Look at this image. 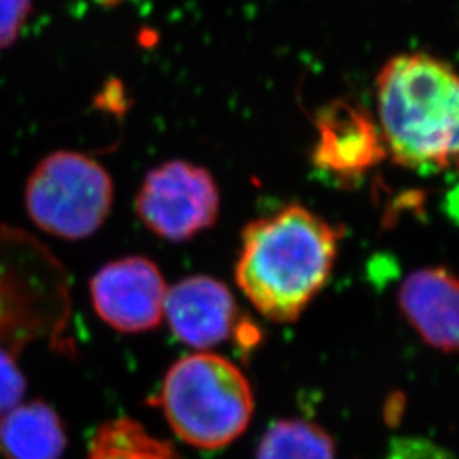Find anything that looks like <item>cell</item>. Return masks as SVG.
I'll use <instances>...</instances> for the list:
<instances>
[{
  "label": "cell",
  "mask_w": 459,
  "mask_h": 459,
  "mask_svg": "<svg viewBox=\"0 0 459 459\" xmlns=\"http://www.w3.org/2000/svg\"><path fill=\"white\" fill-rule=\"evenodd\" d=\"M341 235L310 210L291 204L247 225L235 279L265 318H299L333 271Z\"/></svg>",
  "instance_id": "6da1fadb"
},
{
  "label": "cell",
  "mask_w": 459,
  "mask_h": 459,
  "mask_svg": "<svg viewBox=\"0 0 459 459\" xmlns=\"http://www.w3.org/2000/svg\"><path fill=\"white\" fill-rule=\"evenodd\" d=\"M379 132L396 164L439 170L459 160V74L427 53L392 58L377 77Z\"/></svg>",
  "instance_id": "7a4b0ae2"
},
{
  "label": "cell",
  "mask_w": 459,
  "mask_h": 459,
  "mask_svg": "<svg viewBox=\"0 0 459 459\" xmlns=\"http://www.w3.org/2000/svg\"><path fill=\"white\" fill-rule=\"evenodd\" d=\"M159 405L181 441L213 451L246 432L254 415V394L233 362L213 352H197L170 366Z\"/></svg>",
  "instance_id": "3957f363"
},
{
  "label": "cell",
  "mask_w": 459,
  "mask_h": 459,
  "mask_svg": "<svg viewBox=\"0 0 459 459\" xmlns=\"http://www.w3.org/2000/svg\"><path fill=\"white\" fill-rule=\"evenodd\" d=\"M113 199L108 170L79 152L45 157L26 186V210L34 225L65 240L94 235L111 213Z\"/></svg>",
  "instance_id": "277c9868"
},
{
  "label": "cell",
  "mask_w": 459,
  "mask_h": 459,
  "mask_svg": "<svg viewBox=\"0 0 459 459\" xmlns=\"http://www.w3.org/2000/svg\"><path fill=\"white\" fill-rule=\"evenodd\" d=\"M134 206L150 231L170 242H186L213 227L220 191L204 167L172 160L148 172Z\"/></svg>",
  "instance_id": "5b68a950"
},
{
  "label": "cell",
  "mask_w": 459,
  "mask_h": 459,
  "mask_svg": "<svg viewBox=\"0 0 459 459\" xmlns=\"http://www.w3.org/2000/svg\"><path fill=\"white\" fill-rule=\"evenodd\" d=\"M165 279L147 257H123L91 279V298L102 322L121 333H142L164 318Z\"/></svg>",
  "instance_id": "8992f818"
},
{
  "label": "cell",
  "mask_w": 459,
  "mask_h": 459,
  "mask_svg": "<svg viewBox=\"0 0 459 459\" xmlns=\"http://www.w3.org/2000/svg\"><path fill=\"white\" fill-rule=\"evenodd\" d=\"M315 165L335 179L359 178L386 157V147L373 117L351 102H332L316 117Z\"/></svg>",
  "instance_id": "52a82bcc"
},
{
  "label": "cell",
  "mask_w": 459,
  "mask_h": 459,
  "mask_svg": "<svg viewBox=\"0 0 459 459\" xmlns=\"http://www.w3.org/2000/svg\"><path fill=\"white\" fill-rule=\"evenodd\" d=\"M164 316L184 344L210 349L238 333V308L218 279L191 276L176 282L165 296Z\"/></svg>",
  "instance_id": "ba28073f"
},
{
  "label": "cell",
  "mask_w": 459,
  "mask_h": 459,
  "mask_svg": "<svg viewBox=\"0 0 459 459\" xmlns=\"http://www.w3.org/2000/svg\"><path fill=\"white\" fill-rule=\"evenodd\" d=\"M398 305L426 344L459 352V271L444 265L413 271L402 282Z\"/></svg>",
  "instance_id": "9c48e42d"
},
{
  "label": "cell",
  "mask_w": 459,
  "mask_h": 459,
  "mask_svg": "<svg viewBox=\"0 0 459 459\" xmlns=\"http://www.w3.org/2000/svg\"><path fill=\"white\" fill-rule=\"evenodd\" d=\"M66 432L45 402L19 403L0 417V451L5 459H60Z\"/></svg>",
  "instance_id": "30bf717a"
},
{
  "label": "cell",
  "mask_w": 459,
  "mask_h": 459,
  "mask_svg": "<svg viewBox=\"0 0 459 459\" xmlns=\"http://www.w3.org/2000/svg\"><path fill=\"white\" fill-rule=\"evenodd\" d=\"M87 459H182L172 444L153 437L145 427L121 417L99 427Z\"/></svg>",
  "instance_id": "8fae6325"
},
{
  "label": "cell",
  "mask_w": 459,
  "mask_h": 459,
  "mask_svg": "<svg viewBox=\"0 0 459 459\" xmlns=\"http://www.w3.org/2000/svg\"><path fill=\"white\" fill-rule=\"evenodd\" d=\"M255 459H335V444L322 427L286 419L267 429Z\"/></svg>",
  "instance_id": "7c38bea8"
},
{
  "label": "cell",
  "mask_w": 459,
  "mask_h": 459,
  "mask_svg": "<svg viewBox=\"0 0 459 459\" xmlns=\"http://www.w3.org/2000/svg\"><path fill=\"white\" fill-rule=\"evenodd\" d=\"M26 394V377L16 361V354L0 347V417L13 411Z\"/></svg>",
  "instance_id": "4fadbf2b"
},
{
  "label": "cell",
  "mask_w": 459,
  "mask_h": 459,
  "mask_svg": "<svg viewBox=\"0 0 459 459\" xmlns=\"http://www.w3.org/2000/svg\"><path fill=\"white\" fill-rule=\"evenodd\" d=\"M379 459H458L443 446L426 437H396Z\"/></svg>",
  "instance_id": "5bb4252c"
},
{
  "label": "cell",
  "mask_w": 459,
  "mask_h": 459,
  "mask_svg": "<svg viewBox=\"0 0 459 459\" xmlns=\"http://www.w3.org/2000/svg\"><path fill=\"white\" fill-rule=\"evenodd\" d=\"M33 11V0H0V49L9 48Z\"/></svg>",
  "instance_id": "9a60e30c"
},
{
  "label": "cell",
  "mask_w": 459,
  "mask_h": 459,
  "mask_svg": "<svg viewBox=\"0 0 459 459\" xmlns=\"http://www.w3.org/2000/svg\"><path fill=\"white\" fill-rule=\"evenodd\" d=\"M456 165H458V169H459V160H458V162H456Z\"/></svg>",
  "instance_id": "2e32d148"
}]
</instances>
